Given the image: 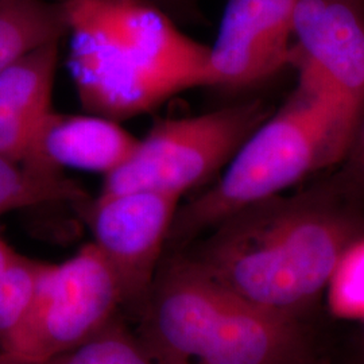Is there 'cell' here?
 I'll return each instance as SVG.
<instances>
[{
    "label": "cell",
    "mask_w": 364,
    "mask_h": 364,
    "mask_svg": "<svg viewBox=\"0 0 364 364\" xmlns=\"http://www.w3.org/2000/svg\"><path fill=\"white\" fill-rule=\"evenodd\" d=\"M363 240L364 195L333 168L236 212L181 252L240 299L302 320Z\"/></svg>",
    "instance_id": "6da1fadb"
},
{
    "label": "cell",
    "mask_w": 364,
    "mask_h": 364,
    "mask_svg": "<svg viewBox=\"0 0 364 364\" xmlns=\"http://www.w3.org/2000/svg\"><path fill=\"white\" fill-rule=\"evenodd\" d=\"M68 68L82 108L123 122L171 97L209 88V45L149 0H57Z\"/></svg>",
    "instance_id": "7a4b0ae2"
},
{
    "label": "cell",
    "mask_w": 364,
    "mask_h": 364,
    "mask_svg": "<svg viewBox=\"0 0 364 364\" xmlns=\"http://www.w3.org/2000/svg\"><path fill=\"white\" fill-rule=\"evenodd\" d=\"M138 336L162 364H311L302 320L264 311L183 252L165 254Z\"/></svg>",
    "instance_id": "3957f363"
},
{
    "label": "cell",
    "mask_w": 364,
    "mask_h": 364,
    "mask_svg": "<svg viewBox=\"0 0 364 364\" xmlns=\"http://www.w3.org/2000/svg\"><path fill=\"white\" fill-rule=\"evenodd\" d=\"M350 139L338 103L299 75L294 91L248 136L219 177L180 204L166 254L182 251L236 212L336 168Z\"/></svg>",
    "instance_id": "277c9868"
},
{
    "label": "cell",
    "mask_w": 364,
    "mask_h": 364,
    "mask_svg": "<svg viewBox=\"0 0 364 364\" xmlns=\"http://www.w3.org/2000/svg\"><path fill=\"white\" fill-rule=\"evenodd\" d=\"M272 111L254 97L195 117L161 119L130 158L105 176L100 195L146 191L182 198L216 180Z\"/></svg>",
    "instance_id": "5b68a950"
},
{
    "label": "cell",
    "mask_w": 364,
    "mask_h": 364,
    "mask_svg": "<svg viewBox=\"0 0 364 364\" xmlns=\"http://www.w3.org/2000/svg\"><path fill=\"white\" fill-rule=\"evenodd\" d=\"M120 306L117 275L91 242L60 263L42 262L26 313L0 351L27 362L58 359L109 326Z\"/></svg>",
    "instance_id": "8992f818"
},
{
    "label": "cell",
    "mask_w": 364,
    "mask_h": 364,
    "mask_svg": "<svg viewBox=\"0 0 364 364\" xmlns=\"http://www.w3.org/2000/svg\"><path fill=\"white\" fill-rule=\"evenodd\" d=\"M181 198L134 191L99 195L85 204L92 243L115 273L123 306L142 313Z\"/></svg>",
    "instance_id": "52a82bcc"
},
{
    "label": "cell",
    "mask_w": 364,
    "mask_h": 364,
    "mask_svg": "<svg viewBox=\"0 0 364 364\" xmlns=\"http://www.w3.org/2000/svg\"><path fill=\"white\" fill-rule=\"evenodd\" d=\"M294 64L338 103L351 135L364 112V6L360 0H299Z\"/></svg>",
    "instance_id": "ba28073f"
},
{
    "label": "cell",
    "mask_w": 364,
    "mask_h": 364,
    "mask_svg": "<svg viewBox=\"0 0 364 364\" xmlns=\"http://www.w3.org/2000/svg\"><path fill=\"white\" fill-rule=\"evenodd\" d=\"M299 0H225L209 45V88L243 93L294 64L293 22Z\"/></svg>",
    "instance_id": "9c48e42d"
},
{
    "label": "cell",
    "mask_w": 364,
    "mask_h": 364,
    "mask_svg": "<svg viewBox=\"0 0 364 364\" xmlns=\"http://www.w3.org/2000/svg\"><path fill=\"white\" fill-rule=\"evenodd\" d=\"M138 141L114 119L52 109L39 124L21 164L46 174L77 169L107 176L130 158Z\"/></svg>",
    "instance_id": "30bf717a"
},
{
    "label": "cell",
    "mask_w": 364,
    "mask_h": 364,
    "mask_svg": "<svg viewBox=\"0 0 364 364\" xmlns=\"http://www.w3.org/2000/svg\"><path fill=\"white\" fill-rule=\"evenodd\" d=\"M60 41L48 42L0 70V156L22 162L53 109Z\"/></svg>",
    "instance_id": "8fae6325"
},
{
    "label": "cell",
    "mask_w": 364,
    "mask_h": 364,
    "mask_svg": "<svg viewBox=\"0 0 364 364\" xmlns=\"http://www.w3.org/2000/svg\"><path fill=\"white\" fill-rule=\"evenodd\" d=\"M65 34L55 1L0 0V70L48 42L61 41Z\"/></svg>",
    "instance_id": "7c38bea8"
},
{
    "label": "cell",
    "mask_w": 364,
    "mask_h": 364,
    "mask_svg": "<svg viewBox=\"0 0 364 364\" xmlns=\"http://www.w3.org/2000/svg\"><path fill=\"white\" fill-rule=\"evenodd\" d=\"M58 203L85 205L88 196L64 173H39L0 156V216L11 210Z\"/></svg>",
    "instance_id": "4fadbf2b"
},
{
    "label": "cell",
    "mask_w": 364,
    "mask_h": 364,
    "mask_svg": "<svg viewBox=\"0 0 364 364\" xmlns=\"http://www.w3.org/2000/svg\"><path fill=\"white\" fill-rule=\"evenodd\" d=\"M60 364H162L138 336L117 318L97 335L61 356Z\"/></svg>",
    "instance_id": "5bb4252c"
},
{
    "label": "cell",
    "mask_w": 364,
    "mask_h": 364,
    "mask_svg": "<svg viewBox=\"0 0 364 364\" xmlns=\"http://www.w3.org/2000/svg\"><path fill=\"white\" fill-rule=\"evenodd\" d=\"M42 262L18 254L0 279V347L11 336L26 313Z\"/></svg>",
    "instance_id": "9a60e30c"
},
{
    "label": "cell",
    "mask_w": 364,
    "mask_h": 364,
    "mask_svg": "<svg viewBox=\"0 0 364 364\" xmlns=\"http://www.w3.org/2000/svg\"><path fill=\"white\" fill-rule=\"evenodd\" d=\"M336 168L364 195V112L358 120L346 154Z\"/></svg>",
    "instance_id": "2e32d148"
},
{
    "label": "cell",
    "mask_w": 364,
    "mask_h": 364,
    "mask_svg": "<svg viewBox=\"0 0 364 364\" xmlns=\"http://www.w3.org/2000/svg\"><path fill=\"white\" fill-rule=\"evenodd\" d=\"M18 257V252L7 242L0 237V279L9 270L14 259Z\"/></svg>",
    "instance_id": "e0dca14e"
},
{
    "label": "cell",
    "mask_w": 364,
    "mask_h": 364,
    "mask_svg": "<svg viewBox=\"0 0 364 364\" xmlns=\"http://www.w3.org/2000/svg\"><path fill=\"white\" fill-rule=\"evenodd\" d=\"M60 360H61V358L54 359L50 362H27V360H22V359L11 356L6 352L0 351V364H60Z\"/></svg>",
    "instance_id": "ac0fdd59"
},
{
    "label": "cell",
    "mask_w": 364,
    "mask_h": 364,
    "mask_svg": "<svg viewBox=\"0 0 364 364\" xmlns=\"http://www.w3.org/2000/svg\"><path fill=\"white\" fill-rule=\"evenodd\" d=\"M149 1L154 3L158 7L164 9L166 13L171 15L173 11H177L180 7H182L186 0H149Z\"/></svg>",
    "instance_id": "d6986e66"
},
{
    "label": "cell",
    "mask_w": 364,
    "mask_h": 364,
    "mask_svg": "<svg viewBox=\"0 0 364 364\" xmlns=\"http://www.w3.org/2000/svg\"><path fill=\"white\" fill-rule=\"evenodd\" d=\"M360 1H362V4L364 6V0H360Z\"/></svg>",
    "instance_id": "ffe728a7"
}]
</instances>
